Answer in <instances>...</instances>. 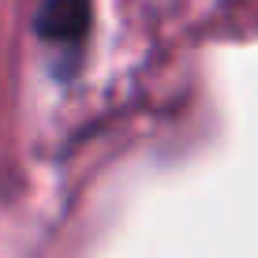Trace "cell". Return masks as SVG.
<instances>
[{"label": "cell", "instance_id": "cell-1", "mask_svg": "<svg viewBox=\"0 0 258 258\" xmlns=\"http://www.w3.org/2000/svg\"><path fill=\"white\" fill-rule=\"evenodd\" d=\"M34 30L45 41H79L90 30V0H45Z\"/></svg>", "mask_w": 258, "mask_h": 258}]
</instances>
